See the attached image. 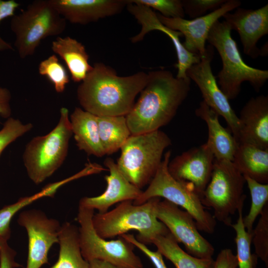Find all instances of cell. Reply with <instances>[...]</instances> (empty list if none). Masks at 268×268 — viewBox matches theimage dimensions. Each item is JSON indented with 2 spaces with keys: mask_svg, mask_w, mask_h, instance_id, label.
<instances>
[{
  "mask_svg": "<svg viewBox=\"0 0 268 268\" xmlns=\"http://www.w3.org/2000/svg\"><path fill=\"white\" fill-rule=\"evenodd\" d=\"M148 79L144 71L122 76L111 67L96 63L78 85L77 98L82 109L96 116H126Z\"/></svg>",
  "mask_w": 268,
  "mask_h": 268,
  "instance_id": "1",
  "label": "cell"
},
{
  "mask_svg": "<svg viewBox=\"0 0 268 268\" xmlns=\"http://www.w3.org/2000/svg\"><path fill=\"white\" fill-rule=\"evenodd\" d=\"M51 48L66 63L73 82H82L92 70L84 46L75 39L58 37L52 42Z\"/></svg>",
  "mask_w": 268,
  "mask_h": 268,
  "instance_id": "23",
  "label": "cell"
},
{
  "mask_svg": "<svg viewBox=\"0 0 268 268\" xmlns=\"http://www.w3.org/2000/svg\"><path fill=\"white\" fill-rule=\"evenodd\" d=\"M59 14L74 24L85 25L121 13L128 0H51Z\"/></svg>",
  "mask_w": 268,
  "mask_h": 268,
  "instance_id": "18",
  "label": "cell"
},
{
  "mask_svg": "<svg viewBox=\"0 0 268 268\" xmlns=\"http://www.w3.org/2000/svg\"><path fill=\"white\" fill-rule=\"evenodd\" d=\"M160 198H151L145 202L134 205L133 201L120 202L115 208L105 213L94 214L92 224L97 234L104 239L120 236L128 231L138 232L136 238L146 244L152 239L169 232L156 216V209Z\"/></svg>",
  "mask_w": 268,
  "mask_h": 268,
  "instance_id": "3",
  "label": "cell"
},
{
  "mask_svg": "<svg viewBox=\"0 0 268 268\" xmlns=\"http://www.w3.org/2000/svg\"><path fill=\"white\" fill-rule=\"evenodd\" d=\"M147 82L126 116L132 134L159 130L174 118L191 90V79L160 69L149 72Z\"/></svg>",
  "mask_w": 268,
  "mask_h": 268,
  "instance_id": "2",
  "label": "cell"
},
{
  "mask_svg": "<svg viewBox=\"0 0 268 268\" xmlns=\"http://www.w3.org/2000/svg\"><path fill=\"white\" fill-rule=\"evenodd\" d=\"M213 153L206 142L192 148L170 160L169 174L175 180L201 196L211 178Z\"/></svg>",
  "mask_w": 268,
  "mask_h": 268,
  "instance_id": "14",
  "label": "cell"
},
{
  "mask_svg": "<svg viewBox=\"0 0 268 268\" xmlns=\"http://www.w3.org/2000/svg\"><path fill=\"white\" fill-rule=\"evenodd\" d=\"M244 176L231 161L214 159L210 179L201 196L205 207L211 208L215 220L230 226L232 216L244 205Z\"/></svg>",
  "mask_w": 268,
  "mask_h": 268,
  "instance_id": "9",
  "label": "cell"
},
{
  "mask_svg": "<svg viewBox=\"0 0 268 268\" xmlns=\"http://www.w3.org/2000/svg\"><path fill=\"white\" fill-rule=\"evenodd\" d=\"M231 30L224 21H217L210 29L207 40L218 52L222 68L217 75V84L228 100L239 94L243 82L247 81L257 91L268 79V70L253 67L243 60Z\"/></svg>",
  "mask_w": 268,
  "mask_h": 268,
  "instance_id": "4",
  "label": "cell"
},
{
  "mask_svg": "<svg viewBox=\"0 0 268 268\" xmlns=\"http://www.w3.org/2000/svg\"><path fill=\"white\" fill-rule=\"evenodd\" d=\"M17 222L26 229L28 237L26 268H40L48 264L50 248L59 243L61 227L59 222L48 218L41 210L31 209L21 212Z\"/></svg>",
  "mask_w": 268,
  "mask_h": 268,
  "instance_id": "13",
  "label": "cell"
},
{
  "mask_svg": "<svg viewBox=\"0 0 268 268\" xmlns=\"http://www.w3.org/2000/svg\"><path fill=\"white\" fill-rule=\"evenodd\" d=\"M126 7L128 11L135 18L141 26L139 32L131 38L133 43L139 42L149 32L154 30L161 31L169 37L171 40L177 56V63L175 67L177 68L176 77L187 79V70L193 65L199 63L201 57L187 50L181 43L180 37L183 36L181 33L171 29L161 23L156 13L151 8L128 0Z\"/></svg>",
  "mask_w": 268,
  "mask_h": 268,
  "instance_id": "16",
  "label": "cell"
},
{
  "mask_svg": "<svg viewBox=\"0 0 268 268\" xmlns=\"http://www.w3.org/2000/svg\"><path fill=\"white\" fill-rule=\"evenodd\" d=\"M243 207L241 205L238 209V217L235 224L231 226L236 232L235 242L237 248L236 257L239 268H255L257 264L258 257L256 254H252L251 245L252 234L246 231L243 221Z\"/></svg>",
  "mask_w": 268,
  "mask_h": 268,
  "instance_id": "28",
  "label": "cell"
},
{
  "mask_svg": "<svg viewBox=\"0 0 268 268\" xmlns=\"http://www.w3.org/2000/svg\"><path fill=\"white\" fill-rule=\"evenodd\" d=\"M156 216L188 254L199 258H212L213 246L200 233L195 220L187 211L164 199L157 204Z\"/></svg>",
  "mask_w": 268,
  "mask_h": 268,
  "instance_id": "11",
  "label": "cell"
},
{
  "mask_svg": "<svg viewBox=\"0 0 268 268\" xmlns=\"http://www.w3.org/2000/svg\"><path fill=\"white\" fill-rule=\"evenodd\" d=\"M60 251L56 263L50 268H89V263L81 252L78 227L66 222L61 226Z\"/></svg>",
  "mask_w": 268,
  "mask_h": 268,
  "instance_id": "25",
  "label": "cell"
},
{
  "mask_svg": "<svg viewBox=\"0 0 268 268\" xmlns=\"http://www.w3.org/2000/svg\"><path fill=\"white\" fill-rule=\"evenodd\" d=\"M213 56V47L209 45L206 47V53L201 58L200 62L191 66L186 74L200 89L203 101L224 119L237 142L239 131L238 117L232 108L229 100L220 90L213 74L211 63Z\"/></svg>",
  "mask_w": 268,
  "mask_h": 268,
  "instance_id": "12",
  "label": "cell"
},
{
  "mask_svg": "<svg viewBox=\"0 0 268 268\" xmlns=\"http://www.w3.org/2000/svg\"><path fill=\"white\" fill-rule=\"evenodd\" d=\"M94 211L79 204L76 219L79 224L80 246L83 258L88 262L93 260L106 261L120 268H143L132 244L121 236L116 240H107L97 234L92 224Z\"/></svg>",
  "mask_w": 268,
  "mask_h": 268,
  "instance_id": "10",
  "label": "cell"
},
{
  "mask_svg": "<svg viewBox=\"0 0 268 268\" xmlns=\"http://www.w3.org/2000/svg\"><path fill=\"white\" fill-rule=\"evenodd\" d=\"M11 94L9 89L0 86V117L8 119L11 114Z\"/></svg>",
  "mask_w": 268,
  "mask_h": 268,
  "instance_id": "39",
  "label": "cell"
},
{
  "mask_svg": "<svg viewBox=\"0 0 268 268\" xmlns=\"http://www.w3.org/2000/svg\"><path fill=\"white\" fill-rule=\"evenodd\" d=\"M151 244H153L157 250L170 261L176 268H214V260L212 258H199L186 252L179 246L170 232L156 236L152 239Z\"/></svg>",
  "mask_w": 268,
  "mask_h": 268,
  "instance_id": "26",
  "label": "cell"
},
{
  "mask_svg": "<svg viewBox=\"0 0 268 268\" xmlns=\"http://www.w3.org/2000/svg\"><path fill=\"white\" fill-rule=\"evenodd\" d=\"M249 189L251 204L248 214L243 218L244 227L249 234H252L254 222L268 202V184H262L244 176Z\"/></svg>",
  "mask_w": 268,
  "mask_h": 268,
  "instance_id": "29",
  "label": "cell"
},
{
  "mask_svg": "<svg viewBox=\"0 0 268 268\" xmlns=\"http://www.w3.org/2000/svg\"><path fill=\"white\" fill-rule=\"evenodd\" d=\"M97 121L100 138L105 154L110 155L120 149L132 134L126 116H97Z\"/></svg>",
  "mask_w": 268,
  "mask_h": 268,
  "instance_id": "27",
  "label": "cell"
},
{
  "mask_svg": "<svg viewBox=\"0 0 268 268\" xmlns=\"http://www.w3.org/2000/svg\"><path fill=\"white\" fill-rule=\"evenodd\" d=\"M171 155L170 150L164 153L160 165L148 187L133 201V204H141L154 197L163 198L183 207L191 215L199 230L210 234L213 233L216 225V220L213 215L205 210L199 195L169 174L168 165Z\"/></svg>",
  "mask_w": 268,
  "mask_h": 268,
  "instance_id": "8",
  "label": "cell"
},
{
  "mask_svg": "<svg viewBox=\"0 0 268 268\" xmlns=\"http://www.w3.org/2000/svg\"><path fill=\"white\" fill-rule=\"evenodd\" d=\"M38 71L40 75L46 76L53 84L57 93L63 92L69 82L67 69L55 54L40 63Z\"/></svg>",
  "mask_w": 268,
  "mask_h": 268,
  "instance_id": "30",
  "label": "cell"
},
{
  "mask_svg": "<svg viewBox=\"0 0 268 268\" xmlns=\"http://www.w3.org/2000/svg\"><path fill=\"white\" fill-rule=\"evenodd\" d=\"M11 30L15 36L14 46L21 59L33 55L44 39L62 34L66 20L51 0H36L26 9L11 17Z\"/></svg>",
  "mask_w": 268,
  "mask_h": 268,
  "instance_id": "7",
  "label": "cell"
},
{
  "mask_svg": "<svg viewBox=\"0 0 268 268\" xmlns=\"http://www.w3.org/2000/svg\"><path fill=\"white\" fill-rule=\"evenodd\" d=\"M260 49V56H266V55L268 54V43H265L264 45L262 47V49Z\"/></svg>",
  "mask_w": 268,
  "mask_h": 268,
  "instance_id": "41",
  "label": "cell"
},
{
  "mask_svg": "<svg viewBox=\"0 0 268 268\" xmlns=\"http://www.w3.org/2000/svg\"><path fill=\"white\" fill-rule=\"evenodd\" d=\"M260 217L252 232V242L255 254L268 267V202L265 205Z\"/></svg>",
  "mask_w": 268,
  "mask_h": 268,
  "instance_id": "31",
  "label": "cell"
},
{
  "mask_svg": "<svg viewBox=\"0 0 268 268\" xmlns=\"http://www.w3.org/2000/svg\"><path fill=\"white\" fill-rule=\"evenodd\" d=\"M69 120L78 149L98 157L105 155L99 136L97 116L76 107Z\"/></svg>",
  "mask_w": 268,
  "mask_h": 268,
  "instance_id": "22",
  "label": "cell"
},
{
  "mask_svg": "<svg viewBox=\"0 0 268 268\" xmlns=\"http://www.w3.org/2000/svg\"><path fill=\"white\" fill-rule=\"evenodd\" d=\"M120 236L143 253L151 261L155 268H167L164 262L163 256L158 250L151 251L146 245L138 241L132 234H124Z\"/></svg>",
  "mask_w": 268,
  "mask_h": 268,
  "instance_id": "35",
  "label": "cell"
},
{
  "mask_svg": "<svg viewBox=\"0 0 268 268\" xmlns=\"http://www.w3.org/2000/svg\"><path fill=\"white\" fill-rule=\"evenodd\" d=\"M195 114L207 125L208 136L206 142L215 159L232 162L238 143L230 131L220 124L217 113L202 100L196 109Z\"/></svg>",
  "mask_w": 268,
  "mask_h": 268,
  "instance_id": "21",
  "label": "cell"
},
{
  "mask_svg": "<svg viewBox=\"0 0 268 268\" xmlns=\"http://www.w3.org/2000/svg\"><path fill=\"white\" fill-rule=\"evenodd\" d=\"M171 144L169 136L159 130L131 134L121 147L116 164L127 180L141 190L155 176L164 150Z\"/></svg>",
  "mask_w": 268,
  "mask_h": 268,
  "instance_id": "5",
  "label": "cell"
},
{
  "mask_svg": "<svg viewBox=\"0 0 268 268\" xmlns=\"http://www.w3.org/2000/svg\"><path fill=\"white\" fill-rule=\"evenodd\" d=\"M104 164L110 172L109 175L105 176L107 184L105 191L97 197L82 198L79 202L85 207L97 209L101 213L108 211L115 203L135 200L143 191L127 180L113 159L106 158Z\"/></svg>",
  "mask_w": 268,
  "mask_h": 268,
  "instance_id": "20",
  "label": "cell"
},
{
  "mask_svg": "<svg viewBox=\"0 0 268 268\" xmlns=\"http://www.w3.org/2000/svg\"><path fill=\"white\" fill-rule=\"evenodd\" d=\"M72 134L68 110L62 107L56 126L47 134L33 137L26 144L23 160L27 175L34 183H43L63 164Z\"/></svg>",
  "mask_w": 268,
  "mask_h": 268,
  "instance_id": "6",
  "label": "cell"
},
{
  "mask_svg": "<svg viewBox=\"0 0 268 268\" xmlns=\"http://www.w3.org/2000/svg\"><path fill=\"white\" fill-rule=\"evenodd\" d=\"M223 17L231 30L239 34L244 54L252 59L260 56L257 43L268 34V4L256 9L238 7Z\"/></svg>",
  "mask_w": 268,
  "mask_h": 268,
  "instance_id": "17",
  "label": "cell"
},
{
  "mask_svg": "<svg viewBox=\"0 0 268 268\" xmlns=\"http://www.w3.org/2000/svg\"><path fill=\"white\" fill-rule=\"evenodd\" d=\"M238 143L268 149V96L261 95L248 100L241 110Z\"/></svg>",
  "mask_w": 268,
  "mask_h": 268,
  "instance_id": "19",
  "label": "cell"
},
{
  "mask_svg": "<svg viewBox=\"0 0 268 268\" xmlns=\"http://www.w3.org/2000/svg\"><path fill=\"white\" fill-rule=\"evenodd\" d=\"M232 162L244 176L262 184L268 183V149L238 143Z\"/></svg>",
  "mask_w": 268,
  "mask_h": 268,
  "instance_id": "24",
  "label": "cell"
},
{
  "mask_svg": "<svg viewBox=\"0 0 268 268\" xmlns=\"http://www.w3.org/2000/svg\"><path fill=\"white\" fill-rule=\"evenodd\" d=\"M19 3L14 0H0V23L4 19L13 16ZM13 50L12 46L0 36V52Z\"/></svg>",
  "mask_w": 268,
  "mask_h": 268,
  "instance_id": "36",
  "label": "cell"
},
{
  "mask_svg": "<svg viewBox=\"0 0 268 268\" xmlns=\"http://www.w3.org/2000/svg\"><path fill=\"white\" fill-rule=\"evenodd\" d=\"M33 128L31 123L23 124L19 120L9 117L0 130V156L11 143L22 136Z\"/></svg>",
  "mask_w": 268,
  "mask_h": 268,
  "instance_id": "32",
  "label": "cell"
},
{
  "mask_svg": "<svg viewBox=\"0 0 268 268\" xmlns=\"http://www.w3.org/2000/svg\"><path fill=\"white\" fill-rule=\"evenodd\" d=\"M16 252L10 247L7 241L0 242V268H16L21 265L15 260Z\"/></svg>",
  "mask_w": 268,
  "mask_h": 268,
  "instance_id": "37",
  "label": "cell"
},
{
  "mask_svg": "<svg viewBox=\"0 0 268 268\" xmlns=\"http://www.w3.org/2000/svg\"><path fill=\"white\" fill-rule=\"evenodd\" d=\"M131 2L146 6L168 18H184L185 13L181 0H130Z\"/></svg>",
  "mask_w": 268,
  "mask_h": 268,
  "instance_id": "33",
  "label": "cell"
},
{
  "mask_svg": "<svg viewBox=\"0 0 268 268\" xmlns=\"http://www.w3.org/2000/svg\"><path fill=\"white\" fill-rule=\"evenodd\" d=\"M185 13L194 19L219 8L227 0H182Z\"/></svg>",
  "mask_w": 268,
  "mask_h": 268,
  "instance_id": "34",
  "label": "cell"
},
{
  "mask_svg": "<svg viewBox=\"0 0 268 268\" xmlns=\"http://www.w3.org/2000/svg\"><path fill=\"white\" fill-rule=\"evenodd\" d=\"M237 267L236 255L229 248L221 250L214 260V268H237Z\"/></svg>",
  "mask_w": 268,
  "mask_h": 268,
  "instance_id": "38",
  "label": "cell"
},
{
  "mask_svg": "<svg viewBox=\"0 0 268 268\" xmlns=\"http://www.w3.org/2000/svg\"><path fill=\"white\" fill-rule=\"evenodd\" d=\"M89 268H120L112 264L99 260H93L88 262Z\"/></svg>",
  "mask_w": 268,
  "mask_h": 268,
  "instance_id": "40",
  "label": "cell"
},
{
  "mask_svg": "<svg viewBox=\"0 0 268 268\" xmlns=\"http://www.w3.org/2000/svg\"><path fill=\"white\" fill-rule=\"evenodd\" d=\"M239 0H227L219 8L202 16L188 20L183 18H168L156 13L162 24L177 31L185 37L182 43L189 52L201 58L206 53L205 42L214 24L227 12L239 7Z\"/></svg>",
  "mask_w": 268,
  "mask_h": 268,
  "instance_id": "15",
  "label": "cell"
}]
</instances>
